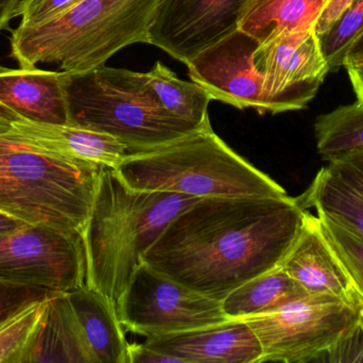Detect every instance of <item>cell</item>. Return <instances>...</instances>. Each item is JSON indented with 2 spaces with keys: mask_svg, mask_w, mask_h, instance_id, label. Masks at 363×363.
I'll use <instances>...</instances> for the list:
<instances>
[{
  "mask_svg": "<svg viewBox=\"0 0 363 363\" xmlns=\"http://www.w3.org/2000/svg\"><path fill=\"white\" fill-rule=\"evenodd\" d=\"M296 197H204L179 213L143 261L221 302L277 268L304 223Z\"/></svg>",
  "mask_w": 363,
  "mask_h": 363,
  "instance_id": "obj_1",
  "label": "cell"
},
{
  "mask_svg": "<svg viewBox=\"0 0 363 363\" xmlns=\"http://www.w3.org/2000/svg\"><path fill=\"white\" fill-rule=\"evenodd\" d=\"M198 200L134 190L114 168H102L82 234L86 286L116 304L151 245L179 213Z\"/></svg>",
  "mask_w": 363,
  "mask_h": 363,
  "instance_id": "obj_2",
  "label": "cell"
},
{
  "mask_svg": "<svg viewBox=\"0 0 363 363\" xmlns=\"http://www.w3.org/2000/svg\"><path fill=\"white\" fill-rule=\"evenodd\" d=\"M104 166L53 153L0 114V211L83 234Z\"/></svg>",
  "mask_w": 363,
  "mask_h": 363,
  "instance_id": "obj_3",
  "label": "cell"
},
{
  "mask_svg": "<svg viewBox=\"0 0 363 363\" xmlns=\"http://www.w3.org/2000/svg\"><path fill=\"white\" fill-rule=\"evenodd\" d=\"M134 190L192 197H285L286 190L235 153L211 121L174 140L131 151L114 168Z\"/></svg>",
  "mask_w": 363,
  "mask_h": 363,
  "instance_id": "obj_4",
  "label": "cell"
},
{
  "mask_svg": "<svg viewBox=\"0 0 363 363\" xmlns=\"http://www.w3.org/2000/svg\"><path fill=\"white\" fill-rule=\"evenodd\" d=\"M157 4L159 0H78L52 18L11 29V57L21 67L57 64L67 72L106 65L130 45L149 44Z\"/></svg>",
  "mask_w": 363,
  "mask_h": 363,
  "instance_id": "obj_5",
  "label": "cell"
},
{
  "mask_svg": "<svg viewBox=\"0 0 363 363\" xmlns=\"http://www.w3.org/2000/svg\"><path fill=\"white\" fill-rule=\"evenodd\" d=\"M69 124L110 134L131 151L150 148L196 129L163 108L145 72L102 65L65 72Z\"/></svg>",
  "mask_w": 363,
  "mask_h": 363,
  "instance_id": "obj_6",
  "label": "cell"
},
{
  "mask_svg": "<svg viewBox=\"0 0 363 363\" xmlns=\"http://www.w3.org/2000/svg\"><path fill=\"white\" fill-rule=\"evenodd\" d=\"M245 322L262 345L259 363L315 362L362 332L363 306L330 294H308Z\"/></svg>",
  "mask_w": 363,
  "mask_h": 363,
  "instance_id": "obj_7",
  "label": "cell"
},
{
  "mask_svg": "<svg viewBox=\"0 0 363 363\" xmlns=\"http://www.w3.org/2000/svg\"><path fill=\"white\" fill-rule=\"evenodd\" d=\"M123 327L155 337L228 321L221 302L186 287L143 261L116 302Z\"/></svg>",
  "mask_w": 363,
  "mask_h": 363,
  "instance_id": "obj_8",
  "label": "cell"
},
{
  "mask_svg": "<svg viewBox=\"0 0 363 363\" xmlns=\"http://www.w3.org/2000/svg\"><path fill=\"white\" fill-rule=\"evenodd\" d=\"M0 281L63 293L86 285L82 232L27 224L2 234Z\"/></svg>",
  "mask_w": 363,
  "mask_h": 363,
  "instance_id": "obj_9",
  "label": "cell"
},
{
  "mask_svg": "<svg viewBox=\"0 0 363 363\" xmlns=\"http://www.w3.org/2000/svg\"><path fill=\"white\" fill-rule=\"evenodd\" d=\"M255 64L271 114L306 108L330 72L315 28L269 36L256 51Z\"/></svg>",
  "mask_w": 363,
  "mask_h": 363,
  "instance_id": "obj_10",
  "label": "cell"
},
{
  "mask_svg": "<svg viewBox=\"0 0 363 363\" xmlns=\"http://www.w3.org/2000/svg\"><path fill=\"white\" fill-rule=\"evenodd\" d=\"M259 45V40L237 28L192 57L186 64L188 75L211 99L266 114L262 76L255 64Z\"/></svg>",
  "mask_w": 363,
  "mask_h": 363,
  "instance_id": "obj_11",
  "label": "cell"
},
{
  "mask_svg": "<svg viewBox=\"0 0 363 363\" xmlns=\"http://www.w3.org/2000/svg\"><path fill=\"white\" fill-rule=\"evenodd\" d=\"M247 0H159L149 44L187 64L196 53L238 28Z\"/></svg>",
  "mask_w": 363,
  "mask_h": 363,
  "instance_id": "obj_12",
  "label": "cell"
},
{
  "mask_svg": "<svg viewBox=\"0 0 363 363\" xmlns=\"http://www.w3.org/2000/svg\"><path fill=\"white\" fill-rule=\"evenodd\" d=\"M147 347L181 363H259L262 345L245 320L149 337Z\"/></svg>",
  "mask_w": 363,
  "mask_h": 363,
  "instance_id": "obj_13",
  "label": "cell"
},
{
  "mask_svg": "<svg viewBox=\"0 0 363 363\" xmlns=\"http://www.w3.org/2000/svg\"><path fill=\"white\" fill-rule=\"evenodd\" d=\"M279 266L308 294H330L363 306L362 296L322 232L319 217L308 210Z\"/></svg>",
  "mask_w": 363,
  "mask_h": 363,
  "instance_id": "obj_14",
  "label": "cell"
},
{
  "mask_svg": "<svg viewBox=\"0 0 363 363\" xmlns=\"http://www.w3.org/2000/svg\"><path fill=\"white\" fill-rule=\"evenodd\" d=\"M0 111L38 123L69 124L65 72L0 66Z\"/></svg>",
  "mask_w": 363,
  "mask_h": 363,
  "instance_id": "obj_15",
  "label": "cell"
},
{
  "mask_svg": "<svg viewBox=\"0 0 363 363\" xmlns=\"http://www.w3.org/2000/svg\"><path fill=\"white\" fill-rule=\"evenodd\" d=\"M0 114L19 131L53 153L115 168L130 153L129 147L118 139L81 126L38 123L9 111Z\"/></svg>",
  "mask_w": 363,
  "mask_h": 363,
  "instance_id": "obj_16",
  "label": "cell"
},
{
  "mask_svg": "<svg viewBox=\"0 0 363 363\" xmlns=\"http://www.w3.org/2000/svg\"><path fill=\"white\" fill-rule=\"evenodd\" d=\"M66 293L97 363H130L116 304L86 285Z\"/></svg>",
  "mask_w": 363,
  "mask_h": 363,
  "instance_id": "obj_17",
  "label": "cell"
},
{
  "mask_svg": "<svg viewBox=\"0 0 363 363\" xmlns=\"http://www.w3.org/2000/svg\"><path fill=\"white\" fill-rule=\"evenodd\" d=\"M38 362L97 363L66 292L50 298L25 363Z\"/></svg>",
  "mask_w": 363,
  "mask_h": 363,
  "instance_id": "obj_18",
  "label": "cell"
},
{
  "mask_svg": "<svg viewBox=\"0 0 363 363\" xmlns=\"http://www.w3.org/2000/svg\"><path fill=\"white\" fill-rule=\"evenodd\" d=\"M308 296L281 266L245 281L221 300L230 320H245L267 315L288 303Z\"/></svg>",
  "mask_w": 363,
  "mask_h": 363,
  "instance_id": "obj_19",
  "label": "cell"
},
{
  "mask_svg": "<svg viewBox=\"0 0 363 363\" xmlns=\"http://www.w3.org/2000/svg\"><path fill=\"white\" fill-rule=\"evenodd\" d=\"M328 0H247L239 16L238 28L266 40L286 30L315 28Z\"/></svg>",
  "mask_w": 363,
  "mask_h": 363,
  "instance_id": "obj_20",
  "label": "cell"
},
{
  "mask_svg": "<svg viewBox=\"0 0 363 363\" xmlns=\"http://www.w3.org/2000/svg\"><path fill=\"white\" fill-rule=\"evenodd\" d=\"M296 198L301 208H313L363 238V195L328 166L322 168L308 189Z\"/></svg>",
  "mask_w": 363,
  "mask_h": 363,
  "instance_id": "obj_21",
  "label": "cell"
},
{
  "mask_svg": "<svg viewBox=\"0 0 363 363\" xmlns=\"http://www.w3.org/2000/svg\"><path fill=\"white\" fill-rule=\"evenodd\" d=\"M145 75L160 104L170 114L194 128L209 121L208 106L213 99L202 87L194 81L182 80L161 62H157L152 70Z\"/></svg>",
  "mask_w": 363,
  "mask_h": 363,
  "instance_id": "obj_22",
  "label": "cell"
},
{
  "mask_svg": "<svg viewBox=\"0 0 363 363\" xmlns=\"http://www.w3.org/2000/svg\"><path fill=\"white\" fill-rule=\"evenodd\" d=\"M313 129L324 161L363 149V102L357 100L319 115Z\"/></svg>",
  "mask_w": 363,
  "mask_h": 363,
  "instance_id": "obj_23",
  "label": "cell"
},
{
  "mask_svg": "<svg viewBox=\"0 0 363 363\" xmlns=\"http://www.w3.org/2000/svg\"><path fill=\"white\" fill-rule=\"evenodd\" d=\"M51 298L28 307L0 326V363L26 362L34 338L46 318Z\"/></svg>",
  "mask_w": 363,
  "mask_h": 363,
  "instance_id": "obj_24",
  "label": "cell"
},
{
  "mask_svg": "<svg viewBox=\"0 0 363 363\" xmlns=\"http://www.w3.org/2000/svg\"><path fill=\"white\" fill-rule=\"evenodd\" d=\"M363 36V0H355L330 30L319 36L322 53L330 72L343 67L355 43Z\"/></svg>",
  "mask_w": 363,
  "mask_h": 363,
  "instance_id": "obj_25",
  "label": "cell"
},
{
  "mask_svg": "<svg viewBox=\"0 0 363 363\" xmlns=\"http://www.w3.org/2000/svg\"><path fill=\"white\" fill-rule=\"evenodd\" d=\"M322 232L363 300V238L326 215L317 213Z\"/></svg>",
  "mask_w": 363,
  "mask_h": 363,
  "instance_id": "obj_26",
  "label": "cell"
},
{
  "mask_svg": "<svg viewBox=\"0 0 363 363\" xmlns=\"http://www.w3.org/2000/svg\"><path fill=\"white\" fill-rule=\"evenodd\" d=\"M57 293L63 292L0 281V326L28 307Z\"/></svg>",
  "mask_w": 363,
  "mask_h": 363,
  "instance_id": "obj_27",
  "label": "cell"
},
{
  "mask_svg": "<svg viewBox=\"0 0 363 363\" xmlns=\"http://www.w3.org/2000/svg\"><path fill=\"white\" fill-rule=\"evenodd\" d=\"M78 0H21L17 17L21 26H32L52 18Z\"/></svg>",
  "mask_w": 363,
  "mask_h": 363,
  "instance_id": "obj_28",
  "label": "cell"
},
{
  "mask_svg": "<svg viewBox=\"0 0 363 363\" xmlns=\"http://www.w3.org/2000/svg\"><path fill=\"white\" fill-rule=\"evenodd\" d=\"M328 168L363 195V149L330 160Z\"/></svg>",
  "mask_w": 363,
  "mask_h": 363,
  "instance_id": "obj_29",
  "label": "cell"
},
{
  "mask_svg": "<svg viewBox=\"0 0 363 363\" xmlns=\"http://www.w3.org/2000/svg\"><path fill=\"white\" fill-rule=\"evenodd\" d=\"M355 0H328L315 26V33L321 36L330 29L337 19Z\"/></svg>",
  "mask_w": 363,
  "mask_h": 363,
  "instance_id": "obj_30",
  "label": "cell"
},
{
  "mask_svg": "<svg viewBox=\"0 0 363 363\" xmlns=\"http://www.w3.org/2000/svg\"><path fill=\"white\" fill-rule=\"evenodd\" d=\"M130 363H181L177 358L160 353L142 345H129Z\"/></svg>",
  "mask_w": 363,
  "mask_h": 363,
  "instance_id": "obj_31",
  "label": "cell"
},
{
  "mask_svg": "<svg viewBox=\"0 0 363 363\" xmlns=\"http://www.w3.org/2000/svg\"><path fill=\"white\" fill-rule=\"evenodd\" d=\"M343 67L349 75L350 81L358 102H363V57H349L345 59Z\"/></svg>",
  "mask_w": 363,
  "mask_h": 363,
  "instance_id": "obj_32",
  "label": "cell"
},
{
  "mask_svg": "<svg viewBox=\"0 0 363 363\" xmlns=\"http://www.w3.org/2000/svg\"><path fill=\"white\" fill-rule=\"evenodd\" d=\"M21 0H0V32L9 29L11 21L17 17Z\"/></svg>",
  "mask_w": 363,
  "mask_h": 363,
  "instance_id": "obj_33",
  "label": "cell"
},
{
  "mask_svg": "<svg viewBox=\"0 0 363 363\" xmlns=\"http://www.w3.org/2000/svg\"><path fill=\"white\" fill-rule=\"evenodd\" d=\"M25 225H27L25 222L15 219V217L0 211V236L10 234V232H15V230L19 229Z\"/></svg>",
  "mask_w": 363,
  "mask_h": 363,
  "instance_id": "obj_34",
  "label": "cell"
},
{
  "mask_svg": "<svg viewBox=\"0 0 363 363\" xmlns=\"http://www.w3.org/2000/svg\"><path fill=\"white\" fill-rule=\"evenodd\" d=\"M349 55H352V57H363V36L355 43L353 48L350 51Z\"/></svg>",
  "mask_w": 363,
  "mask_h": 363,
  "instance_id": "obj_35",
  "label": "cell"
}]
</instances>
